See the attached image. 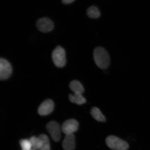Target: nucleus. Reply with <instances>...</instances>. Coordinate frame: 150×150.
<instances>
[{"label":"nucleus","instance_id":"nucleus-1","mask_svg":"<svg viewBox=\"0 0 150 150\" xmlns=\"http://www.w3.org/2000/svg\"><path fill=\"white\" fill-rule=\"evenodd\" d=\"M93 57L96 64L99 68L105 69L110 65V59L107 51L102 47H97L93 52Z\"/></svg>","mask_w":150,"mask_h":150},{"label":"nucleus","instance_id":"nucleus-2","mask_svg":"<svg viewBox=\"0 0 150 150\" xmlns=\"http://www.w3.org/2000/svg\"><path fill=\"white\" fill-rule=\"evenodd\" d=\"M106 143L109 147L114 150H127L129 145L126 142L115 136H108Z\"/></svg>","mask_w":150,"mask_h":150},{"label":"nucleus","instance_id":"nucleus-3","mask_svg":"<svg viewBox=\"0 0 150 150\" xmlns=\"http://www.w3.org/2000/svg\"><path fill=\"white\" fill-rule=\"evenodd\" d=\"M65 50L61 46H58L54 50L52 54L53 62L58 67L64 66L67 62Z\"/></svg>","mask_w":150,"mask_h":150},{"label":"nucleus","instance_id":"nucleus-4","mask_svg":"<svg viewBox=\"0 0 150 150\" xmlns=\"http://www.w3.org/2000/svg\"><path fill=\"white\" fill-rule=\"evenodd\" d=\"M46 128L54 141L58 142L60 140L62 130L59 124L55 121H52L47 124Z\"/></svg>","mask_w":150,"mask_h":150},{"label":"nucleus","instance_id":"nucleus-5","mask_svg":"<svg viewBox=\"0 0 150 150\" xmlns=\"http://www.w3.org/2000/svg\"><path fill=\"white\" fill-rule=\"evenodd\" d=\"M12 66L9 62L4 59H0V79L5 80L8 79L12 74Z\"/></svg>","mask_w":150,"mask_h":150},{"label":"nucleus","instance_id":"nucleus-6","mask_svg":"<svg viewBox=\"0 0 150 150\" xmlns=\"http://www.w3.org/2000/svg\"><path fill=\"white\" fill-rule=\"evenodd\" d=\"M79 124L76 120L70 119L67 120L62 125L61 130L65 135L74 134L78 129Z\"/></svg>","mask_w":150,"mask_h":150},{"label":"nucleus","instance_id":"nucleus-7","mask_svg":"<svg viewBox=\"0 0 150 150\" xmlns=\"http://www.w3.org/2000/svg\"><path fill=\"white\" fill-rule=\"evenodd\" d=\"M37 27L39 30L43 33H47L52 30L54 24L50 19L43 18L39 19L37 23Z\"/></svg>","mask_w":150,"mask_h":150},{"label":"nucleus","instance_id":"nucleus-8","mask_svg":"<svg viewBox=\"0 0 150 150\" xmlns=\"http://www.w3.org/2000/svg\"><path fill=\"white\" fill-rule=\"evenodd\" d=\"M54 107V103L51 99H47L42 103L39 107L38 112L39 115L45 116L51 113Z\"/></svg>","mask_w":150,"mask_h":150},{"label":"nucleus","instance_id":"nucleus-9","mask_svg":"<svg viewBox=\"0 0 150 150\" xmlns=\"http://www.w3.org/2000/svg\"><path fill=\"white\" fill-rule=\"evenodd\" d=\"M65 150H74L76 146L75 136L74 134L66 135L62 143Z\"/></svg>","mask_w":150,"mask_h":150},{"label":"nucleus","instance_id":"nucleus-10","mask_svg":"<svg viewBox=\"0 0 150 150\" xmlns=\"http://www.w3.org/2000/svg\"><path fill=\"white\" fill-rule=\"evenodd\" d=\"M70 87L74 93L82 94L84 91L83 86L77 80H73L70 82Z\"/></svg>","mask_w":150,"mask_h":150},{"label":"nucleus","instance_id":"nucleus-11","mask_svg":"<svg viewBox=\"0 0 150 150\" xmlns=\"http://www.w3.org/2000/svg\"><path fill=\"white\" fill-rule=\"evenodd\" d=\"M69 99L71 102L79 105L84 104L86 102V99L81 94L74 93V95L70 94L69 96Z\"/></svg>","mask_w":150,"mask_h":150},{"label":"nucleus","instance_id":"nucleus-12","mask_svg":"<svg viewBox=\"0 0 150 150\" xmlns=\"http://www.w3.org/2000/svg\"><path fill=\"white\" fill-rule=\"evenodd\" d=\"M91 114L94 119L97 121L104 122L106 121L105 117L98 108L94 107L92 108Z\"/></svg>","mask_w":150,"mask_h":150},{"label":"nucleus","instance_id":"nucleus-13","mask_svg":"<svg viewBox=\"0 0 150 150\" xmlns=\"http://www.w3.org/2000/svg\"><path fill=\"white\" fill-rule=\"evenodd\" d=\"M87 14L91 18H97L100 16V13L96 7L92 6L90 7L87 11Z\"/></svg>","mask_w":150,"mask_h":150},{"label":"nucleus","instance_id":"nucleus-14","mask_svg":"<svg viewBox=\"0 0 150 150\" xmlns=\"http://www.w3.org/2000/svg\"><path fill=\"white\" fill-rule=\"evenodd\" d=\"M38 137L42 142V147L39 150H50V139L45 134H41Z\"/></svg>","mask_w":150,"mask_h":150},{"label":"nucleus","instance_id":"nucleus-15","mask_svg":"<svg viewBox=\"0 0 150 150\" xmlns=\"http://www.w3.org/2000/svg\"><path fill=\"white\" fill-rule=\"evenodd\" d=\"M29 140L31 142L32 149L36 150H39L41 149L42 145V142L39 137H37L35 136L32 137Z\"/></svg>","mask_w":150,"mask_h":150},{"label":"nucleus","instance_id":"nucleus-16","mask_svg":"<svg viewBox=\"0 0 150 150\" xmlns=\"http://www.w3.org/2000/svg\"><path fill=\"white\" fill-rule=\"evenodd\" d=\"M20 144L22 150H30L32 149L29 139H22L20 141Z\"/></svg>","mask_w":150,"mask_h":150},{"label":"nucleus","instance_id":"nucleus-17","mask_svg":"<svg viewBox=\"0 0 150 150\" xmlns=\"http://www.w3.org/2000/svg\"><path fill=\"white\" fill-rule=\"evenodd\" d=\"M74 1V0H63L62 2L65 4H69Z\"/></svg>","mask_w":150,"mask_h":150},{"label":"nucleus","instance_id":"nucleus-18","mask_svg":"<svg viewBox=\"0 0 150 150\" xmlns=\"http://www.w3.org/2000/svg\"><path fill=\"white\" fill-rule=\"evenodd\" d=\"M30 150H35L34 149H31Z\"/></svg>","mask_w":150,"mask_h":150}]
</instances>
